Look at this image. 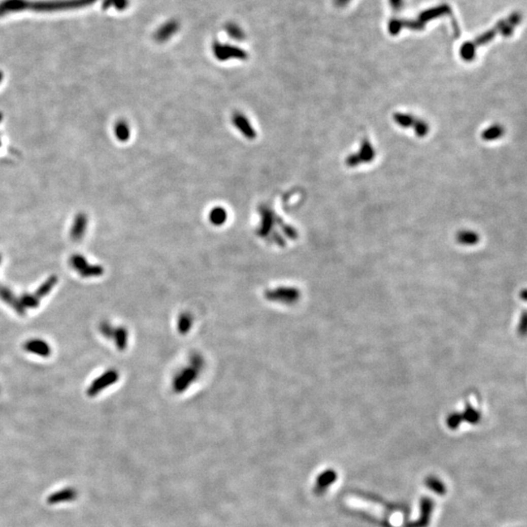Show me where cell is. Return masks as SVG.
I'll return each instance as SVG.
<instances>
[{
    "instance_id": "obj_11",
    "label": "cell",
    "mask_w": 527,
    "mask_h": 527,
    "mask_svg": "<svg viewBox=\"0 0 527 527\" xmlns=\"http://www.w3.org/2000/svg\"><path fill=\"white\" fill-rule=\"evenodd\" d=\"M226 218H227V213H226V210L222 207H215L209 214L210 222L215 226H221V225L225 224Z\"/></svg>"
},
{
    "instance_id": "obj_4",
    "label": "cell",
    "mask_w": 527,
    "mask_h": 527,
    "mask_svg": "<svg viewBox=\"0 0 527 527\" xmlns=\"http://www.w3.org/2000/svg\"><path fill=\"white\" fill-rule=\"evenodd\" d=\"M233 123L238 128L239 132L248 140H254L257 137L255 129L252 127L249 119L241 113H236L233 115Z\"/></svg>"
},
{
    "instance_id": "obj_6",
    "label": "cell",
    "mask_w": 527,
    "mask_h": 527,
    "mask_svg": "<svg viewBox=\"0 0 527 527\" xmlns=\"http://www.w3.org/2000/svg\"><path fill=\"white\" fill-rule=\"evenodd\" d=\"M77 498V491L73 487H68L59 490L53 494H51L47 498V503L49 505H56L63 502L74 501Z\"/></svg>"
},
{
    "instance_id": "obj_26",
    "label": "cell",
    "mask_w": 527,
    "mask_h": 527,
    "mask_svg": "<svg viewBox=\"0 0 527 527\" xmlns=\"http://www.w3.org/2000/svg\"><path fill=\"white\" fill-rule=\"evenodd\" d=\"M100 330L102 334L106 338H109V339L113 338L114 330H113V327L111 326V324L109 322H105V321L102 322L100 325Z\"/></svg>"
},
{
    "instance_id": "obj_5",
    "label": "cell",
    "mask_w": 527,
    "mask_h": 527,
    "mask_svg": "<svg viewBox=\"0 0 527 527\" xmlns=\"http://www.w3.org/2000/svg\"><path fill=\"white\" fill-rule=\"evenodd\" d=\"M24 349H25V351L31 352V353H36L43 357H48L52 352L49 345L45 341L40 339H31L26 341L24 344Z\"/></svg>"
},
{
    "instance_id": "obj_14",
    "label": "cell",
    "mask_w": 527,
    "mask_h": 527,
    "mask_svg": "<svg viewBox=\"0 0 527 527\" xmlns=\"http://www.w3.org/2000/svg\"><path fill=\"white\" fill-rule=\"evenodd\" d=\"M114 133L116 138L121 142H126L130 138V128L124 120H120L115 124Z\"/></svg>"
},
{
    "instance_id": "obj_25",
    "label": "cell",
    "mask_w": 527,
    "mask_h": 527,
    "mask_svg": "<svg viewBox=\"0 0 527 527\" xmlns=\"http://www.w3.org/2000/svg\"><path fill=\"white\" fill-rule=\"evenodd\" d=\"M111 6L115 7L118 10H123L128 6V0H105L104 8H109Z\"/></svg>"
},
{
    "instance_id": "obj_7",
    "label": "cell",
    "mask_w": 527,
    "mask_h": 527,
    "mask_svg": "<svg viewBox=\"0 0 527 527\" xmlns=\"http://www.w3.org/2000/svg\"><path fill=\"white\" fill-rule=\"evenodd\" d=\"M0 299L5 302L7 305L12 307L15 312L19 314L24 315L25 314V309L20 303V300L17 299V297L13 294L12 291L6 286H3L0 284Z\"/></svg>"
},
{
    "instance_id": "obj_9",
    "label": "cell",
    "mask_w": 527,
    "mask_h": 527,
    "mask_svg": "<svg viewBox=\"0 0 527 527\" xmlns=\"http://www.w3.org/2000/svg\"><path fill=\"white\" fill-rule=\"evenodd\" d=\"M87 226V218L84 214H79L76 216L74 225L71 230V238L74 241H79L83 238Z\"/></svg>"
},
{
    "instance_id": "obj_18",
    "label": "cell",
    "mask_w": 527,
    "mask_h": 527,
    "mask_svg": "<svg viewBox=\"0 0 527 527\" xmlns=\"http://www.w3.org/2000/svg\"><path fill=\"white\" fill-rule=\"evenodd\" d=\"M226 31L227 32L228 37L235 40H242L243 38H245L243 30L239 27V25H236L234 23H228L226 25Z\"/></svg>"
},
{
    "instance_id": "obj_24",
    "label": "cell",
    "mask_w": 527,
    "mask_h": 527,
    "mask_svg": "<svg viewBox=\"0 0 527 527\" xmlns=\"http://www.w3.org/2000/svg\"><path fill=\"white\" fill-rule=\"evenodd\" d=\"M415 133L417 136L419 137H425L429 133V125L425 121L421 120V119H417L416 120V123H415L414 127Z\"/></svg>"
},
{
    "instance_id": "obj_22",
    "label": "cell",
    "mask_w": 527,
    "mask_h": 527,
    "mask_svg": "<svg viewBox=\"0 0 527 527\" xmlns=\"http://www.w3.org/2000/svg\"><path fill=\"white\" fill-rule=\"evenodd\" d=\"M116 346L119 350H124L126 346V331L123 328H117L113 332Z\"/></svg>"
},
{
    "instance_id": "obj_27",
    "label": "cell",
    "mask_w": 527,
    "mask_h": 527,
    "mask_svg": "<svg viewBox=\"0 0 527 527\" xmlns=\"http://www.w3.org/2000/svg\"><path fill=\"white\" fill-rule=\"evenodd\" d=\"M390 2H391V6H392L394 9H399V8H401V6H402V4H401V3H402V0H390Z\"/></svg>"
},
{
    "instance_id": "obj_21",
    "label": "cell",
    "mask_w": 527,
    "mask_h": 527,
    "mask_svg": "<svg viewBox=\"0 0 527 527\" xmlns=\"http://www.w3.org/2000/svg\"><path fill=\"white\" fill-rule=\"evenodd\" d=\"M476 47L474 43H466L461 48V56L465 61H472L475 57Z\"/></svg>"
},
{
    "instance_id": "obj_12",
    "label": "cell",
    "mask_w": 527,
    "mask_h": 527,
    "mask_svg": "<svg viewBox=\"0 0 527 527\" xmlns=\"http://www.w3.org/2000/svg\"><path fill=\"white\" fill-rule=\"evenodd\" d=\"M58 279L55 276H50L43 284H41L39 287H38L37 292L35 293V295L38 297V299L40 298H43L45 296H47L49 293H50L51 290L54 288V286L56 285Z\"/></svg>"
},
{
    "instance_id": "obj_19",
    "label": "cell",
    "mask_w": 527,
    "mask_h": 527,
    "mask_svg": "<svg viewBox=\"0 0 527 527\" xmlns=\"http://www.w3.org/2000/svg\"><path fill=\"white\" fill-rule=\"evenodd\" d=\"M70 264H71L72 268L77 273H79L81 270H83L88 265L86 259L83 256L78 255V254L72 256V258L70 260Z\"/></svg>"
},
{
    "instance_id": "obj_28",
    "label": "cell",
    "mask_w": 527,
    "mask_h": 527,
    "mask_svg": "<svg viewBox=\"0 0 527 527\" xmlns=\"http://www.w3.org/2000/svg\"><path fill=\"white\" fill-rule=\"evenodd\" d=\"M2 78H3V76H2V74H1V73H0V82H1V80H2Z\"/></svg>"
},
{
    "instance_id": "obj_3",
    "label": "cell",
    "mask_w": 527,
    "mask_h": 527,
    "mask_svg": "<svg viewBox=\"0 0 527 527\" xmlns=\"http://www.w3.org/2000/svg\"><path fill=\"white\" fill-rule=\"evenodd\" d=\"M117 378H118V375L114 370H110V371L104 373L103 375H101L99 378L95 379L92 382V384L90 385V387L87 389L88 397H90V398L96 397L103 389L108 388L110 385L115 383Z\"/></svg>"
},
{
    "instance_id": "obj_10",
    "label": "cell",
    "mask_w": 527,
    "mask_h": 527,
    "mask_svg": "<svg viewBox=\"0 0 527 527\" xmlns=\"http://www.w3.org/2000/svg\"><path fill=\"white\" fill-rule=\"evenodd\" d=\"M357 154H358L361 162H364V163L372 161L373 158L375 157V151L367 139H364L363 141L360 151H358Z\"/></svg>"
},
{
    "instance_id": "obj_20",
    "label": "cell",
    "mask_w": 527,
    "mask_h": 527,
    "mask_svg": "<svg viewBox=\"0 0 527 527\" xmlns=\"http://www.w3.org/2000/svg\"><path fill=\"white\" fill-rule=\"evenodd\" d=\"M426 484L430 489L435 491L438 494H444L446 491L443 483L436 477H429L426 480Z\"/></svg>"
},
{
    "instance_id": "obj_1",
    "label": "cell",
    "mask_w": 527,
    "mask_h": 527,
    "mask_svg": "<svg viewBox=\"0 0 527 527\" xmlns=\"http://www.w3.org/2000/svg\"><path fill=\"white\" fill-rule=\"evenodd\" d=\"M98 0H3L0 2V17L7 14L22 11L38 13L56 12L84 8L93 5Z\"/></svg>"
},
{
    "instance_id": "obj_17",
    "label": "cell",
    "mask_w": 527,
    "mask_h": 527,
    "mask_svg": "<svg viewBox=\"0 0 527 527\" xmlns=\"http://www.w3.org/2000/svg\"><path fill=\"white\" fill-rule=\"evenodd\" d=\"M20 303L22 304V306L24 308H28V309H36L38 308V305H39V299L36 295H31V294H27L25 293L23 294L21 297H20Z\"/></svg>"
},
{
    "instance_id": "obj_13",
    "label": "cell",
    "mask_w": 527,
    "mask_h": 527,
    "mask_svg": "<svg viewBox=\"0 0 527 527\" xmlns=\"http://www.w3.org/2000/svg\"><path fill=\"white\" fill-rule=\"evenodd\" d=\"M393 120L397 124L403 127V128H409L414 127L417 118L414 116L406 114V113H397L393 114Z\"/></svg>"
},
{
    "instance_id": "obj_29",
    "label": "cell",
    "mask_w": 527,
    "mask_h": 527,
    "mask_svg": "<svg viewBox=\"0 0 527 527\" xmlns=\"http://www.w3.org/2000/svg\"><path fill=\"white\" fill-rule=\"evenodd\" d=\"M0 262H1V256H0Z\"/></svg>"
},
{
    "instance_id": "obj_15",
    "label": "cell",
    "mask_w": 527,
    "mask_h": 527,
    "mask_svg": "<svg viewBox=\"0 0 527 527\" xmlns=\"http://www.w3.org/2000/svg\"><path fill=\"white\" fill-rule=\"evenodd\" d=\"M504 132H505V130L502 126L493 125L487 128L486 130H484L481 134V137L484 141H493V140L500 138L504 134Z\"/></svg>"
},
{
    "instance_id": "obj_2",
    "label": "cell",
    "mask_w": 527,
    "mask_h": 527,
    "mask_svg": "<svg viewBox=\"0 0 527 527\" xmlns=\"http://www.w3.org/2000/svg\"><path fill=\"white\" fill-rule=\"evenodd\" d=\"M213 54L217 60L219 61H227L232 59L237 60H246L248 58L247 52L240 49L237 46L228 45V44H222L219 42H215L213 44Z\"/></svg>"
},
{
    "instance_id": "obj_8",
    "label": "cell",
    "mask_w": 527,
    "mask_h": 527,
    "mask_svg": "<svg viewBox=\"0 0 527 527\" xmlns=\"http://www.w3.org/2000/svg\"><path fill=\"white\" fill-rule=\"evenodd\" d=\"M179 23L175 20H171L169 22H166L164 25H161L156 32L154 34V38L158 42H164L168 39L172 38L176 32L179 30Z\"/></svg>"
},
{
    "instance_id": "obj_16",
    "label": "cell",
    "mask_w": 527,
    "mask_h": 527,
    "mask_svg": "<svg viewBox=\"0 0 527 527\" xmlns=\"http://www.w3.org/2000/svg\"><path fill=\"white\" fill-rule=\"evenodd\" d=\"M103 273H104V270L100 266H93V265L88 264L87 266L83 270H81L78 274L82 277L87 278V277L101 276V275H103Z\"/></svg>"
},
{
    "instance_id": "obj_23",
    "label": "cell",
    "mask_w": 527,
    "mask_h": 527,
    "mask_svg": "<svg viewBox=\"0 0 527 527\" xmlns=\"http://www.w3.org/2000/svg\"><path fill=\"white\" fill-rule=\"evenodd\" d=\"M458 239L460 242L462 243H467V244H474L476 243L478 238H477V235L475 233H471V232H462L459 234L458 236Z\"/></svg>"
}]
</instances>
